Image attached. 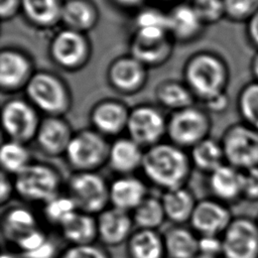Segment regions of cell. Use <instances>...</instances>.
Listing matches in <instances>:
<instances>
[{
    "label": "cell",
    "mask_w": 258,
    "mask_h": 258,
    "mask_svg": "<svg viewBox=\"0 0 258 258\" xmlns=\"http://www.w3.org/2000/svg\"><path fill=\"white\" fill-rule=\"evenodd\" d=\"M190 157L173 143L159 142L144 150L141 169L149 181L164 190L183 187L190 173Z\"/></svg>",
    "instance_id": "cell-1"
},
{
    "label": "cell",
    "mask_w": 258,
    "mask_h": 258,
    "mask_svg": "<svg viewBox=\"0 0 258 258\" xmlns=\"http://www.w3.org/2000/svg\"><path fill=\"white\" fill-rule=\"evenodd\" d=\"M14 189L29 202L46 203L56 197L60 186L58 171L42 162H31L15 175Z\"/></svg>",
    "instance_id": "cell-2"
},
{
    "label": "cell",
    "mask_w": 258,
    "mask_h": 258,
    "mask_svg": "<svg viewBox=\"0 0 258 258\" xmlns=\"http://www.w3.org/2000/svg\"><path fill=\"white\" fill-rule=\"evenodd\" d=\"M110 144L96 130L75 133L64 153L69 164L77 171H95L108 162Z\"/></svg>",
    "instance_id": "cell-3"
},
{
    "label": "cell",
    "mask_w": 258,
    "mask_h": 258,
    "mask_svg": "<svg viewBox=\"0 0 258 258\" xmlns=\"http://www.w3.org/2000/svg\"><path fill=\"white\" fill-rule=\"evenodd\" d=\"M109 186L95 171H77L68 181V196L78 211L90 215L100 214L110 202Z\"/></svg>",
    "instance_id": "cell-4"
},
{
    "label": "cell",
    "mask_w": 258,
    "mask_h": 258,
    "mask_svg": "<svg viewBox=\"0 0 258 258\" xmlns=\"http://www.w3.org/2000/svg\"><path fill=\"white\" fill-rule=\"evenodd\" d=\"M226 163L246 170L258 166V131L245 123L228 127L220 139Z\"/></svg>",
    "instance_id": "cell-5"
},
{
    "label": "cell",
    "mask_w": 258,
    "mask_h": 258,
    "mask_svg": "<svg viewBox=\"0 0 258 258\" xmlns=\"http://www.w3.org/2000/svg\"><path fill=\"white\" fill-rule=\"evenodd\" d=\"M211 121L202 111L188 107L175 112L167 122L166 134L174 145L184 149L209 137Z\"/></svg>",
    "instance_id": "cell-6"
},
{
    "label": "cell",
    "mask_w": 258,
    "mask_h": 258,
    "mask_svg": "<svg viewBox=\"0 0 258 258\" xmlns=\"http://www.w3.org/2000/svg\"><path fill=\"white\" fill-rule=\"evenodd\" d=\"M223 258H258V225L247 216L234 217L222 235Z\"/></svg>",
    "instance_id": "cell-7"
},
{
    "label": "cell",
    "mask_w": 258,
    "mask_h": 258,
    "mask_svg": "<svg viewBox=\"0 0 258 258\" xmlns=\"http://www.w3.org/2000/svg\"><path fill=\"white\" fill-rule=\"evenodd\" d=\"M2 126L9 140L27 143L35 139L40 122L33 108L21 100L6 103L2 109Z\"/></svg>",
    "instance_id": "cell-8"
},
{
    "label": "cell",
    "mask_w": 258,
    "mask_h": 258,
    "mask_svg": "<svg viewBox=\"0 0 258 258\" xmlns=\"http://www.w3.org/2000/svg\"><path fill=\"white\" fill-rule=\"evenodd\" d=\"M166 127L167 123L157 110L142 106L129 113L126 128L132 140L142 148H148L160 142Z\"/></svg>",
    "instance_id": "cell-9"
},
{
    "label": "cell",
    "mask_w": 258,
    "mask_h": 258,
    "mask_svg": "<svg viewBox=\"0 0 258 258\" xmlns=\"http://www.w3.org/2000/svg\"><path fill=\"white\" fill-rule=\"evenodd\" d=\"M233 218L228 205L216 199H205L197 202L189 222L200 236H222Z\"/></svg>",
    "instance_id": "cell-10"
},
{
    "label": "cell",
    "mask_w": 258,
    "mask_h": 258,
    "mask_svg": "<svg viewBox=\"0 0 258 258\" xmlns=\"http://www.w3.org/2000/svg\"><path fill=\"white\" fill-rule=\"evenodd\" d=\"M187 78L194 90L208 101L222 94L223 70L213 56L202 55L195 58L188 67Z\"/></svg>",
    "instance_id": "cell-11"
},
{
    "label": "cell",
    "mask_w": 258,
    "mask_h": 258,
    "mask_svg": "<svg viewBox=\"0 0 258 258\" xmlns=\"http://www.w3.org/2000/svg\"><path fill=\"white\" fill-rule=\"evenodd\" d=\"M27 94L35 106L48 114H59L67 107L61 86L50 76L44 74L34 76L28 83Z\"/></svg>",
    "instance_id": "cell-12"
},
{
    "label": "cell",
    "mask_w": 258,
    "mask_h": 258,
    "mask_svg": "<svg viewBox=\"0 0 258 258\" xmlns=\"http://www.w3.org/2000/svg\"><path fill=\"white\" fill-rule=\"evenodd\" d=\"M134 225L128 212L117 208L105 209L98 215V238L109 246H117L129 239Z\"/></svg>",
    "instance_id": "cell-13"
},
{
    "label": "cell",
    "mask_w": 258,
    "mask_h": 258,
    "mask_svg": "<svg viewBox=\"0 0 258 258\" xmlns=\"http://www.w3.org/2000/svg\"><path fill=\"white\" fill-rule=\"evenodd\" d=\"M209 187L214 199L229 205L243 200L242 170L224 163L209 174Z\"/></svg>",
    "instance_id": "cell-14"
},
{
    "label": "cell",
    "mask_w": 258,
    "mask_h": 258,
    "mask_svg": "<svg viewBox=\"0 0 258 258\" xmlns=\"http://www.w3.org/2000/svg\"><path fill=\"white\" fill-rule=\"evenodd\" d=\"M73 135L66 121L57 117H49L40 122L35 140L43 153L49 156H59L66 153Z\"/></svg>",
    "instance_id": "cell-15"
},
{
    "label": "cell",
    "mask_w": 258,
    "mask_h": 258,
    "mask_svg": "<svg viewBox=\"0 0 258 258\" xmlns=\"http://www.w3.org/2000/svg\"><path fill=\"white\" fill-rule=\"evenodd\" d=\"M109 190L112 206L128 213L133 212L147 197L145 183L131 175H123L115 179L110 184Z\"/></svg>",
    "instance_id": "cell-16"
},
{
    "label": "cell",
    "mask_w": 258,
    "mask_h": 258,
    "mask_svg": "<svg viewBox=\"0 0 258 258\" xmlns=\"http://www.w3.org/2000/svg\"><path fill=\"white\" fill-rule=\"evenodd\" d=\"M143 155L142 147L130 137L117 138L110 144L108 163L115 172L128 175L141 168Z\"/></svg>",
    "instance_id": "cell-17"
},
{
    "label": "cell",
    "mask_w": 258,
    "mask_h": 258,
    "mask_svg": "<svg viewBox=\"0 0 258 258\" xmlns=\"http://www.w3.org/2000/svg\"><path fill=\"white\" fill-rule=\"evenodd\" d=\"M129 114L126 109L114 102L98 105L92 112L91 120L95 130L102 135H117L127 127Z\"/></svg>",
    "instance_id": "cell-18"
},
{
    "label": "cell",
    "mask_w": 258,
    "mask_h": 258,
    "mask_svg": "<svg viewBox=\"0 0 258 258\" xmlns=\"http://www.w3.org/2000/svg\"><path fill=\"white\" fill-rule=\"evenodd\" d=\"M60 231L72 245L93 244L98 238L97 219L93 215L77 211L60 225Z\"/></svg>",
    "instance_id": "cell-19"
},
{
    "label": "cell",
    "mask_w": 258,
    "mask_h": 258,
    "mask_svg": "<svg viewBox=\"0 0 258 258\" xmlns=\"http://www.w3.org/2000/svg\"><path fill=\"white\" fill-rule=\"evenodd\" d=\"M165 255L168 258H194L199 251V238L181 226L169 228L163 234Z\"/></svg>",
    "instance_id": "cell-20"
},
{
    "label": "cell",
    "mask_w": 258,
    "mask_h": 258,
    "mask_svg": "<svg viewBox=\"0 0 258 258\" xmlns=\"http://www.w3.org/2000/svg\"><path fill=\"white\" fill-rule=\"evenodd\" d=\"M127 254L129 258H163V237L155 230L138 229L127 240Z\"/></svg>",
    "instance_id": "cell-21"
},
{
    "label": "cell",
    "mask_w": 258,
    "mask_h": 258,
    "mask_svg": "<svg viewBox=\"0 0 258 258\" xmlns=\"http://www.w3.org/2000/svg\"><path fill=\"white\" fill-rule=\"evenodd\" d=\"M160 200L165 217L175 224L189 221L197 205L192 194L185 187L165 190Z\"/></svg>",
    "instance_id": "cell-22"
},
{
    "label": "cell",
    "mask_w": 258,
    "mask_h": 258,
    "mask_svg": "<svg viewBox=\"0 0 258 258\" xmlns=\"http://www.w3.org/2000/svg\"><path fill=\"white\" fill-rule=\"evenodd\" d=\"M189 157L196 168L209 174L226 163L221 141L211 137L196 144L191 148Z\"/></svg>",
    "instance_id": "cell-23"
},
{
    "label": "cell",
    "mask_w": 258,
    "mask_h": 258,
    "mask_svg": "<svg viewBox=\"0 0 258 258\" xmlns=\"http://www.w3.org/2000/svg\"><path fill=\"white\" fill-rule=\"evenodd\" d=\"M35 229H37L36 219L33 213L26 208L12 207L3 216L2 233L8 241L14 244Z\"/></svg>",
    "instance_id": "cell-24"
},
{
    "label": "cell",
    "mask_w": 258,
    "mask_h": 258,
    "mask_svg": "<svg viewBox=\"0 0 258 258\" xmlns=\"http://www.w3.org/2000/svg\"><path fill=\"white\" fill-rule=\"evenodd\" d=\"M52 52L55 59L61 64H76L84 53L83 39L74 31H62L53 41Z\"/></svg>",
    "instance_id": "cell-25"
},
{
    "label": "cell",
    "mask_w": 258,
    "mask_h": 258,
    "mask_svg": "<svg viewBox=\"0 0 258 258\" xmlns=\"http://www.w3.org/2000/svg\"><path fill=\"white\" fill-rule=\"evenodd\" d=\"M165 218L161 200L151 196H147L132 213L133 223L138 229L156 230Z\"/></svg>",
    "instance_id": "cell-26"
},
{
    "label": "cell",
    "mask_w": 258,
    "mask_h": 258,
    "mask_svg": "<svg viewBox=\"0 0 258 258\" xmlns=\"http://www.w3.org/2000/svg\"><path fill=\"white\" fill-rule=\"evenodd\" d=\"M0 163L2 171L16 175L31 163L30 153L23 143L8 140L1 146Z\"/></svg>",
    "instance_id": "cell-27"
},
{
    "label": "cell",
    "mask_w": 258,
    "mask_h": 258,
    "mask_svg": "<svg viewBox=\"0 0 258 258\" xmlns=\"http://www.w3.org/2000/svg\"><path fill=\"white\" fill-rule=\"evenodd\" d=\"M138 35L146 39L160 40L166 29L170 28L169 16H165L157 11L148 10L142 12L137 17Z\"/></svg>",
    "instance_id": "cell-28"
},
{
    "label": "cell",
    "mask_w": 258,
    "mask_h": 258,
    "mask_svg": "<svg viewBox=\"0 0 258 258\" xmlns=\"http://www.w3.org/2000/svg\"><path fill=\"white\" fill-rule=\"evenodd\" d=\"M27 66L25 60L17 53L2 52L0 56V81L3 86L12 87L24 77Z\"/></svg>",
    "instance_id": "cell-29"
},
{
    "label": "cell",
    "mask_w": 258,
    "mask_h": 258,
    "mask_svg": "<svg viewBox=\"0 0 258 258\" xmlns=\"http://www.w3.org/2000/svg\"><path fill=\"white\" fill-rule=\"evenodd\" d=\"M141 69L133 59H122L114 64L111 71V78L114 84L122 90L135 88L141 79Z\"/></svg>",
    "instance_id": "cell-30"
},
{
    "label": "cell",
    "mask_w": 258,
    "mask_h": 258,
    "mask_svg": "<svg viewBox=\"0 0 258 258\" xmlns=\"http://www.w3.org/2000/svg\"><path fill=\"white\" fill-rule=\"evenodd\" d=\"M77 211L74 201L68 195H57L46 202L43 207V214L46 220L53 225H58L59 227Z\"/></svg>",
    "instance_id": "cell-31"
},
{
    "label": "cell",
    "mask_w": 258,
    "mask_h": 258,
    "mask_svg": "<svg viewBox=\"0 0 258 258\" xmlns=\"http://www.w3.org/2000/svg\"><path fill=\"white\" fill-rule=\"evenodd\" d=\"M239 112L243 123L258 131V84L243 90L239 99Z\"/></svg>",
    "instance_id": "cell-32"
},
{
    "label": "cell",
    "mask_w": 258,
    "mask_h": 258,
    "mask_svg": "<svg viewBox=\"0 0 258 258\" xmlns=\"http://www.w3.org/2000/svg\"><path fill=\"white\" fill-rule=\"evenodd\" d=\"M200 19L194 7L180 6L175 8L169 16L170 28L180 35H186L198 28Z\"/></svg>",
    "instance_id": "cell-33"
},
{
    "label": "cell",
    "mask_w": 258,
    "mask_h": 258,
    "mask_svg": "<svg viewBox=\"0 0 258 258\" xmlns=\"http://www.w3.org/2000/svg\"><path fill=\"white\" fill-rule=\"evenodd\" d=\"M27 15L39 23L51 22L58 13L55 0H22Z\"/></svg>",
    "instance_id": "cell-34"
},
{
    "label": "cell",
    "mask_w": 258,
    "mask_h": 258,
    "mask_svg": "<svg viewBox=\"0 0 258 258\" xmlns=\"http://www.w3.org/2000/svg\"><path fill=\"white\" fill-rule=\"evenodd\" d=\"M158 98L164 106L177 109V111L188 108L191 104V97L189 93L184 88L176 84L163 86L158 92Z\"/></svg>",
    "instance_id": "cell-35"
},
{
    "label": "cell",
    "mask_w": 258,
    "mask_h": 258,
    "mask_svg": "<svg viewBox=\"0 0 258 258\" xmlns=\"http://www.w3.org/2000/svg\"><path fill=\"white\" fill-rule=\"evenodd\" d=\"M63 20L73 27L84 28L92 20V12L89 6L82 1H70L61 10Z\"/></svg>",
    "instance_id": "cell-36"
},
{
    "label": "cell",
    "mask_w": 258,
    "mask_h": 258,
    "mask_svg": "<svg viewBox=\"0 0 258 258\" xmlns=\"http://www.w3.org/2000/svg\"><path fill=\"white\" fill-rule=\"evenodd\" d=\"M165 49L164 39L154 40L137 36L133 43V53L137 59L152 61L161 56Z\"/></svg>",
    "instance_id": "cell-37"
},
{
    "label": "cell",
    "mask_w": 258,
    "mask_h": 258,
    "mask_svg": "<svg viewBox=\"0 0 258 258\" xmlns=\"http://www.w3.org/2000/svg\"><path fill=\"white\" fill-rule=\"evenodd\" d=\"M57 258H110L105 250L94 244L72 245Z\"/></svg>",
    "instance_id": "cell-38"
},
{
    "label": "cell",
    "mask_w": 258,
    "mask_h": 258,
    "mask_svg": "<svg viewBox=\"0 0 258 258\" xmlns=\"http://www.w3.org/2000/svg\"><path fill=\"white\" fill-rule=\"evenodd\" d=\"M243 200L250 203L258 202V166L242 171Z\"/></svg>",
    "instance_id": "cell-39"
},
{
    "label": "cell",
    "mask_w": 258,
    "mask_h": 258,
    "mask_svg": "<svg viewBox=\"0 0 258 258\" xmlns=\"http://www.w3.org/2000/svg\"><path fill=\"white\" fill-rule=\"evenodd\" d=\"M223 6L222 0H196L194 8L201 18L215 19L221 15Z\"/></svg>",
    "instance_id": "cell-40"
},
{
    "label": "cell",
    "mask_w": 258,
    "mask_h": 258,
    "mask_svg": "<svg viewBox=\"0 0 258 258\" xmlns=\"http://www.w3.org/2000/svg\"><path fill=\"white\" fill-rule=\"evenodd\" d=\"M47 240L45 234L38 228L29 232L25 236L21 237L15 245L22 251V253L30 252L40 247Z\"/></svg>",
    "instance_id": "cell-41"
},
{
    "label": "cell",
    "mask_w": 258,
    "mask_h": 258,
    "mask_svg": "<svg viewBox=\"0 0 258 258\" xmlns=\"http://www.w3.org/2000/svg\"><path fill=\"white\" fill-rule=\"evenodd\" d=\"M199 251L202 254L220 257L223 254L222 236H200Z\"/></svg>",
    "instance_id": "cell-42"
},
{
    "label": "cell",
    "mask_w": 258,
    "mask_h": 258,
    "mask_svg": "<svg viewBox=\"0 0 258 258\" xmlns=\"http://www.w3.org/2000/svg\"><path fill=\"white\" fill-rule=\"evenodd\" d=\"M257 4L258 0H224V5L233 15H244Z\"/></svg>",
    "instance_id": "cell-43"
},
{
    "label": "cell",
    "mask_w": 258,
    "mask_h": 258,
    "mask_svg": "<svg viewBox=\"0 0 258 258\" xmlns=\"http://www.w3.org/2000/svg\"><path fill=\"white\" fill-rule=\"evenodd\" d=\"M56 256V246L50 240H46L37 249L23 253L24 258H55Z\"/></svg>",
    "instance_id": "cell-44"
},
{
    "label": "cell",
    "mask_w": 258,
    "mask_h": 258,
    "mask_svg": "<svg viewBox=\"0 0 258 258\" xmlns=\"http://www.w3.org/2000/svg\"><path fill=\"white\" fill-rule=\"evenodd\" d=\"M13 190H15L14 183H12L9 180L7 173L2 171L1 172V183H0V202L2 205H4L10 199Z\"/></svg>",
    "instance_id": "cell-45"
},
{
    "label": "cell",
    "mask_w": 258,
    "mask_h": 258,
    "mask_svg": "<svg viewBox=\"0 0 258 258\" xmlns=\"http://www.w3.org/2000/svg\"><path fill=\"white\" fill-rule=\"evenodd\" d=\"M209 108L214 111V112H221L227 107V98L223 95L220 94L208 101Z\"/></svg>",
    "instance_id": "cell-46"
},
{
    "label": "cell",
    "mask_w": 258,
    "mask_h": 258,
    "mask_svg": "<svg viewBox=\"0 0 258 258\" xmlns=\"http://www.w3.org/2000/svg\"><path fill=\"white\" fill-rule=\"evenodd\" d=\"M250 33L253 39L258 43V11L253 15L250 22Z\"/></svg>",
    "instance_id": "cell-47"
},
{
    "label": "cell",
    "mask_w": 258,
    "mask_h": 258,
    "mask_svg": "<svg viewBox=\"0 0 258 258\" xmlns=\"http://www.w3.org/2000/svg\"><path fill=\"white\" fill-rule=\"evenodd\" d=\"M16 4V0H1V13L4 16L5 14L9 13L13 10Z\"/></svg>",
    "instance_id": "cell-48"
},
{
    "label": "cell",
    "mask_w": 258,
    "mask_h": 258,
    "mask_svg": "<svg viewBox=\"0 0 258 258\" xmlns=\"http://www.w3.org/2000/svg\"><path fill=\"white\" fill-rule=\"evenodd\" d=\"M120 1L121 3H124V4H135L137 2H139L140 0H118Z\"/></svg>",
    "instance_id": "cell-49"
},
{
    "label": "cell",
    "mask_w": 258,
    "mask_h": 258,
    "mask_svg": "<svg viewBox=\"0 0 258 258\" xmlns=\"http://www.w3.org/2000/svg\"><path fill=\"white\" fill-rule=\"evenodd\" d=\"M0 258H16V257H15L14 255H12V254L8 253V252H3Z\"/></svg>",
    "instance_id": "cell-50"
},
{
    "label": "cell",
    "mask_w": 258,
    "mask_h": 258,
    "mask_svg": "<svg viewBox=\"0 0 258 258\" xmlns=\"http://www.w3.org/2000/svg\"><path fill=\"white\" fill-rule=\"evenodd\" d=\"M194 258H219V257H214V256H209V255H205V254H202V253H199L196 257Z\"/></svg>",
    "instance_id": "cell-51"
},
{
    "label": "cell",
    "mask_w": 258,
    "mask_h": 258,
    "mask_svg": "<svg viewBox=\"0 0 258 258\" xmlns=\"http://www.w3.org/2000/svg\"><path fill=\"white\" fill-rule=\"evenodd\" d=\"M254 71H255V74H256V76L258 77V56L256 57V59H255V62H254Z\"/></svg>",
    "instance_id": "cell-52"
},
{
    "label": "cell",
    "mask_w": 258,
    "mask_h": 258,
    "mask_svg": "<svg viewBox=\"0 0 258 258\" xmlns=\"http://www.w3.org/2000/svg\"><path fill=\"white\" fill-rule=\"evenodd\" d=\"M255 220H256V223H257V225H258V214H257V217L255 218Z\"/></svg>",
    "instance_id": "cell-53"
}]
</instances>
